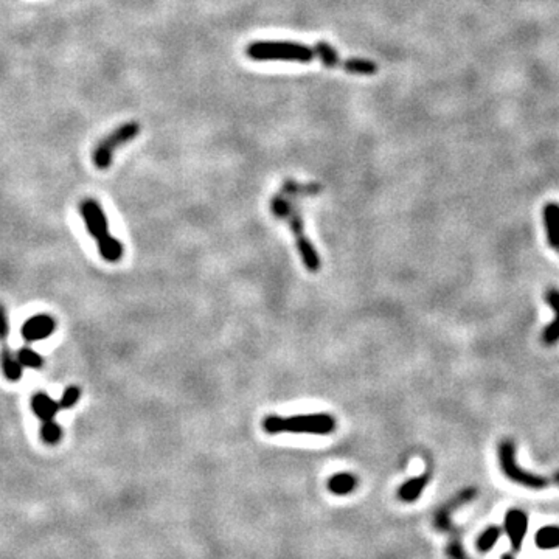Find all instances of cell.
Listing matches in <instances>:
<instances>
[{
    "mask_svg": "<svg viewBox=\"0 0 559 559\" xmlns=\"http://www.w3.org/2000/svg\"><path fill=\"white\" fill-rule=\"evenodd\" d=\"M271 212L274 216H277L278 220H283L289 224L304 267L311 272H317L321 269V257H318L314 245H312V243L307 238V234H304L300 208L297 207L294 196H289L285 193L274 196L271 199Z\"/></svg>",
    "mask_w": 559,
    "mask_h": 559,
    "instance_id": "6da1fadb",
    "label": "cell"
},
{
    "mask_svg": "<svg viewBox=\"0 0 559 559\" xmlns=\"http://www.w3.org/2000/svg\"><path fill=\"white\" fill-rule=\"evenodd\" d=\"M79 213L83 216L86 229L97 241L100 255L107 263H117L121 260L125 249L123 244L109 231V222L105 210L98 201L87 198L79 204Z\"/></svg>",
    "mask_w": 559,
    "mask_h": 559,
    "instance_id": "7a4b0ae2",
    "label": "cell"
},
{
    "mask_svg": "<svg viewBox=\"0 0 559 559\" xmlns=\"http://www.w3.org/2000/svg\"><path fill=\"white\" fill-rule=\"evenodd\" d=\"M263 429L271 433H309V435H328L336 429V419L328 413H311V415L295 417H277L271 415L264 418Z\"/></svg>",
    "mask_w": 559,
    "mask_h": 559,
    "instance_id": "3957f363",
    "label": "cell"
},
{
    "mask_svg": "<svg viewBox=\"0 0 559 559\" xmlns=\"http://www.w3.org/2000/svg\"><path fill=\"white\" fill-rule=\"evenodd\" d=\"M245 55L255 61H286L311 62L317 58L316 48L297 42L285 41H258L245 48Z\"/></svg>",
    "mask_w": 559,
    "mask_h": 559,
    "instance_id": "277c9868",
    "label": "cell"
},
{
    "mask_svg": "<svg viewBox=\"0 0 559 559\" xmlns=\"http://www.w3.org/2000/svg\"><path fill=\"white\" fill-rule=\"evenodd\" d=\"M499 464L502 473L506 478H510L513 483L530 490H546L548 486L555 485L553 476L544 477L541 474L530 473V471L522 469L516 460V445L513 440H504L499 445Z\"/></svg>",
    "mask_w": 559,
    "mask_h": 559,
    "instance_id": "5b68a950",
    "label": "cell"
},
{
    "mask_svg": "<svg viewBox=\"0 0 559 559\" xmlns=\"http://www.w3.org/2000/svg\"><path fill=\"white\" fill-rule=\"evenodd\" d=\"M140 134V123L137 121H128L123 123L117 129L112 130L111 134H107L103 140H101L95 149H93L92 161L93 165L98 170H107L112 165V159L115 151H117L123 144L134 140L137 135Z\"/></svg>",
    "mask_w": 559,
    "mask_h": 559,
    "instance_id": "8992f818",
    "label": "cell"
},
{
    "mask_svg": "<svg viewBox=\"0 0 559 559\" xmlns=\"http://www.w3.org/2000/svg\"><path fill=\"white\" fill-rule=\"evenodd\" d=\"M316 53L321 62L326 67H340L345 72H350L354 75H375L377 72V64L370 60H361V58H351V60H344L336 48H332L330 43L317 42Z\"/></svg>",
    "mask_w": 559,
    "mask_h": 559,
    "instance_id": "52a82bcc",
    "label": "cell"
},
{
    "mask_svg": "<svg viewBox=\"0 0 559 559\" xmlns=\"http://www.w3.org/2000/svg\"><path fill=\"white\" fill-rule=\"evenodd\" d=\"M478 494V490L476 486H466V488L460 490L459 492H455V494L446 500L445 504L440 505L437 510L433 513V518H432V525L433 528L437 530L440 533H447V534H452L455 533V527L452 524V514L460 510L462 506L468 505L476 500Z\"/></svg>",
    "mask_w": 559,
    "mask_h": 559,
    "instance_id": "ba28073f",
    "label": "cell"
},
{
    "mask_svg": "<svg viewBox=\"0 0 559 559\" xmlns=\"http://www.w3.org/2000/svg\"><path fill=\"white\" fill-rule=\"evenodd\" d=\"M505 533L508 539L511 542V547L514 551H519L522 547V542L525 539L527 530H528V518L527 514L519 510V508H511L505 514L504 522Z\"/></svg>",
    "mask_w": 559,
    "mask_h": 559,
    "instance_id": "9c48e42d",
    "label": "cell"
},
{
    "mask_svg": "<svg viewBox=\"0 0 559 559\" xmlns=\"http://www.w3.org/2000/svg\"><path fill=\"white\" fill-rule=\"evenodd\" d=\"M56 328V323L53 321V317H50L47 314H39L34 316L22 326V337H24L27 342H38V340H43L50 337L53 334Z\"/></svg>",
    "mask_w": 559,
    "mask_h": 559,
    "instance_id": "30bf717a",
    "label": "cell"
},
{
    "mask_svg": "<svg viewBox=\"0 0 559 559\" xmlns=\"http://www.w3.org/2000/svg\"><path fill=\"white\" fill-rule=\"evenodd\" d=\"M431 482V473L429 471H426L418 477H413L409 478V480H405L401 486H399L398 490V499L401 500L404 504H413L417 502L419 499V496L423 494V491L426 490V486L429 485Z\"/></svg>",
    "mask_w": 559,
    "mask_h": 559,
    "instance_id": "8fae6325",
    "label": "cell"
},
{
    "mask_svg": "<svg viewBox=\"0 0 559 559\" xmlns=\"http://www.w3.org/2000/svg\"><path fill=\"white\" fill-rule=\"evenodd\" d=\"M546 302L555 312V318L546 330L542 331V342L546 345H555L559 342V289L551 288L546 294Z\"/></svg>",
    "mask_w": 559,
    "mask_h": 559,
    "instance_id": "7c38bea8",
    "label": "cell"
},
{
    "mask_svg": "<svg viewBox=\"0 0 559 559\" xmlns=\"http://www.w3.org/2000/svg\"><path fill=\"white\" fill-rule=\"evenodd\" d=\"M32 409L34 415L41 421L55 419L58 412L61 410L60 403H56L53 398H50L47 393H43V391H38V393L33 395Z\"/></svg>",
    "mask_w": 559,
    "mask_h": 559,
    "instance_id": "4fadbf2b",
    "label": "cell"
},
{
    "mask_svg": "<svg viewBox=\"0 0 559 559\" xmlns=\"http://www.w3.org/2000/svg\"><path fill=\"white\" fill-rule=\"evenodd\" d=\"M544 224H546L548 244L553 249H559V206L550 202L544 207Z\"/></svg>",
    "mask_w": 559,
    "mask_h": 559,
    "instance_id": "5bb4252c",
    "label": "cell"
},
{
    "mask_svg": "<svg viewBox=\"0 0 559 559\" xmlns=\"http://www.w3.org/2000/svg\"><path fill=\"white\" fill-rule=\"evenodd\" d=\"M0 365H2L4 376L8 381L16 382L22 377V364L18 359V356H14L13 350L8 345H2V350H0Z\"/></svg>",
    "mask_w": 559,
    "mask_h": 559,
    "instance_id": "9a60e30c",
    "label": "cell"
},
{
    "mask_svg": "<svg viewBox=\"0 0 559 559\" xmlns=\"http://www.w3.org/2000/svg\"><path fill=\"white\" fill-rule=\"evenodd\" d=\"M358 488V477L351 473L334 474L328 480V490L334 496H346Z\"/></svg>",
    "mask_w": 559,
    "mask_h": 559,
    "instance_id": "2e32d148",
    "label": "cell"
},
{
    "mask_svg": "<svg viewBox=\"0 0 559 559\" xmlns=\"http://www.w3.org/2000/svg\"><path fill=\"white\" fill-rule=\"evenodd\" d=\"M536 546L541 550H555L559 547V527L550 525L541 528L536 533Z\"/></svg>",
    "mask_w": 559,
    "mask_h": 559,
    "instance_id": "e0dca14e",
    "label": "cell"
},
{
    "mask_svg": "<svg viewBox=\"0 0 559 559\" xmlns=\"http://www.w3.org/2000/svg\"><path fill=\"white\" fill-rule=\"evenodd\" d=\"M500 534H502V528L496 527V525H491L486 530H483L480 536L477 538V550L480 551V553H486V551H490L492 547L496 546V542L499 541Z\"/></svg>",
    "mask_w": 559,
    "mask_h": 559,
    "instance_id": "ac0fdd59",
    "label": "cell"
},
{
    "mask_svg": "<svg viewBox=\"0 0 559 559\" xmlns=\"http://www.w3.org/2000/svg\"><path fill=\"white\" fill-rule=\"evenodd\" d=\"M41 438L43 443L53 446L62 440V427L56 423L55 419L42 421L41 426Z\"/></svg>",
    "mask_w": 559,
    "mask_h": 559,
    "instance_id": "d6986e66",
    "label": "cell"
},
{
    "mask_svg": "<svg viewBox=\"0 0 559 559\" xmlns=\"http://www.w3.org/2000/svg\"><path fill=\"white\" fill-rule=\"evenodd\" d=\"M321 191H322V187H321V185H317V184H307V185H303V184H297V182H294V180H286V182L283 184V188H281V193L289 194V196H294V198H297V196L317 194V193H321Z\"/></svg>",
    "mask_w": 559,
    "mask_h": 559,
    "instance_id": "ffe728a7",
    "label": "cell"
},
{
    "mask_svg": "<svg viewBox=\"0 0 559 559\" xmlns=\"http://www.w3.org/2000/svg\"><path fill=\"white\" fill-rule=\"evenodd\" d=\"M18 359L22 364V367H27V368H41L43 364L42 356L38 351H34L30 346H22L18 353Z\"/></svg>",
    "mask_w": 559,
    "mask_h": 559,
    "instance_id": "44dd1931",
    "label": "cell"
},
{
    "mask_svg": "<svg viewBox=\"0 0 559 559\" xmlns=\"http://www.w3.org/2000/svg\"><path fill=\"white\" fill-rule=\"evenodd\" d=\"M445 551L449 559H471L466 553V550H464L462 538L457 534V532L451 534V539H449V542L446 544Z\"/></svg>",
    "mask_w": 559,
    "mask_h": 559,
    "instance_id": "7402d4cb",
    "label": "cell"
},
{
    "mask_svg": "<svg viewBox=\"0 0 559 559\" xmlns=\"http://www.w3.org/2000/svg\"><path fill=\"white\" fill-rule=\"evenodd\" d=\"M79 398H81V390H79V387L70 386V387H67V389L64 390V393H62V396L60 399V408L62 410L72 409L74 405L78 404Z\"/></svg>",
    "mask_w": 559,
    "mask_h": 559,
    "instance_id": "603a6c76",
    "label": "cell"
},
{
    "mask_svg": "<svg viewBox=\"0 0 559 559\" xmlns=\"http://www.w3.org/2000/svg\"><path fill=\"white\" fill-rule=\"evenodd\" d=\"M10 334V325H8V317H6L5 308L0 304V342L2 345L6 344V337Z\"/></svg>",
    "mask_w": 559,
    "mask_h": 559,
    "instance_id": "cb8c5ba5",
    "label": "cell"
},
{
    "mask_svg": "<svg viewBox=\"0 0 559 559\" xmlns=\"http://www.w3.org/2000/svg\"><path fill=\"white\" fill-rule=\"evenodd\" d=\"M553 482L556 486H559V471H556V473L553 474Z\"/></svg>",
    "mask_w": 559,
    "mask_h": 559,
    "instance_id": "d4e9b609",
    "label": "cell"
},
{
    "mask_svg": "<svg viewBox=\"0 0 559 559\" xmlns=\"http://www.w3.org/2000/svg\"><path fill=\"white\" fill-rule=\"evenodd\" d=\"M502 559H514V556L510 553H505V555H502Z\"/></svg>",
    "mask_w": 559,
    "mask_h": 559,
    "instance_id": "484cf974",
    "label": "cell"
},
{
    "mask_svg": "<svg viewBox=\"0 0 559 559\" xmlns=\"http://www.w3.org/2000/svg\"><path fill=\"white\" fill-rule=\"evenodd\" d=\"M558 250H559V249H558Z\"/></svg>",
    "mask_w": 559,
    "mask_h": 559,
    "instance_id": "4316f807",
    "label": "cell"
}]
</instances>
